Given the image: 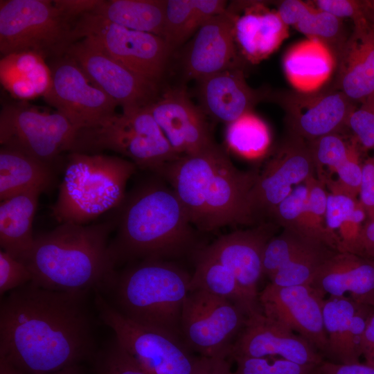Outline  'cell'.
Wrapping results in <instances>:
<instances>
[{
  "mask_svg": "<svg viewBox=\"0 0 374 374\" xmlns=\"http://www.w3.org/2000/svg\"><path fill=\"white\" fill-rule=\"evenodd\" d=\"M0 79L10 93L19 99L44 96L51 84V68L44 57L34 51H23L3 56Z\"/></svg>",
  "mask_w": 374,
  "mask_h": 374,
  "instance_id": "cell-29",
  "label": "cell"
},
{
  "mask_svg": "<svg viewBox=\"0 0 374 374\" xmlns=\"http://www.w3.org/2000/svg\"><path fill=\"white\" fill-rule=\"evenodd\" d=\"M77 19L55 1H0V51L3 56L34 51L44 58L60 56L74 42Z\"/></svg>",
  "mask_w": 374,
  "mask_h": 374,
  "instance_id": "cell-8",
  "label": "cell"
},
{
  "mask_svg": "<svg viewBox=\"0 0 374 374\" xmlns=\"http://www.w3.org/2000/svg\"><path fill=\"white\" fill-rule=\"evenodd\" d=\"M305 184L308 187L307 199L296 233L308 239L325 243L338 251L337 244L326 227L328 194L325 185L314 175L310 177Z\"/></svg>",
  "mask_w": 374,
  "mask_h": 374,
  "instance_id": "cell-35",
  "label": "cell"
},
{
  "mask_svg": "<svg viewBox=\"0 0 374 374\" xmlns=\"http://www.w3.org/2000/svg\"><path fill=\"white\" fill-rule=\"evenodd\" d=\"M55 181L53 166L19 151L1 147V201L31 191L42 193Z\"/></svg>",
  "mask_w": 374,
  "mask_h": 374,
  "instance_id": "cell-28",
  "label": "cell"
},
{
  "mask_svg": "<svg viewBox=\"0 0 374 374\" xmlns=\"http://www.w3.org/2000/svg\"><path fill=\"white\" fill-rule=\"evenodd\" d=\"M197 82L200 109L206 116L227 125L251 112L258 103L267 97L248 85L240 68L227 69Z\"/></svg>",
  "mask_w": 374,
  "mask_h": 374,
  "instance_id": "cell-22",
  "label": "cell"
},
{
  "mask_svg": "<svg viewBox=\"0 0 374 374\" xmlns=\"http://www.w3.org/2000/svg\"><path fill=\"white\" fill-rule=\"evenodd\" d=\"M191 374H234V372L227 357L201 356L196 359Z\"/></svg>",
  "mask_w": 374,
  "mask_h": 374,
  "instance_id": "cell-50",
  "label": "cell"
},
{
  "mask_svg": "<svg viewBox=\"0 0 374 374\" xmlns=\"http://www.w3.org/2000/svg\"><path fill=\"white\" fill-rule=\"evenodd\" d=\"M320 374H374V366L367 363L337 364L324 360L319 365Z\"/></svg>",
  "mask_w": 374,
  "mask_h": 374,
  "instance_id": "cell-51",
  "label": "cell"
},
{
  "mask_svg": "<svg viewBox=\"0 0 374 374\" xmlns=\"http://www.w3.org/2000/svg\"><path fill=\"white\" fill-rule=\"evenodd\" d=\"M314 8L310 1L285 0L279 3L276 12L286 26L294 27Z\"/></svg>",
  "mask_w": 374,
  "mask_h": 374,
  "instance_id": "cell-49",
  "label": "cell"
},
{
  "mask_svg": "<svg viewBox=\"0 0 374 374\" xmlns=\"http://www.w3.org/2000/svg\"><path fill=\"white\" fill-rule=\"evenodd\" d=\"M243 11L234 9V38L238 50L244 58L257 64L268 57L288 37L286 26L276 10L260 1L240 3Z\"/></svg>",
  "mask_w": 374,
  "mask_h": 374,
  "instance_id": "cell-25",
  "label": "cell"
},
{
  "mask_svg": "<svg viewBox=\"0 0 374 374\" xmlns=\"http://www.w3.org/2000/svg\"><path fill=\"white\" fill-rule=\"evenodd\" d=\"M91 12L126 28L163 38L165 0L99 1Z\"/></svg>",
  "mask_w": 374,
  "mask_h": 374,
  "instance_id": "cell-31",
  "label": "cell"
},
{
  "mask_svg": "<svg viewBox=\"0 0 374 374\" xmlns=\"http://www.w3.org/2000/svg\"><path fill=\"white\" fill-rule=\"evenodd\" d=\"M118 208L116 233L109 244L116 267L136 259L179 256L192 247V224L171 188L150 181L126 195Z\"/></svg>",
  "mask_w": 374,
  "mask_h": 374,
  "instance_id": "cell-4",
  "label": "cell"
},
{
  "mask_svg": "<svg viewBox=\"0 0 374 374\" xmlns=\"http://www.w3.org/2000/svg\"><path fill=\"white\" fill-rule=\"evenodd\" d=\"M234 374H320L319 365L300 364L283 358L236 357Z\"/></svg>",
  "mask_w": 374,
  "mask_h": 374,
  "instance_id": "cell-42",
  "label": "cell"
},
{
  "mask_svg": "<svg viewBox=\"0 0 374 374\" xmlns=\"http://www.w3.org/2000/svg\"><path fill=\"white\" fill-rule=\"evenodd\" d=\"M40 194L37 191L28 192L1 201L0 204L1 249L24 263L35 241L33 222Z\"/></svg>",
  "mask_w": 374,
  "mask_h": 374,
  "instance_id": "cell-27",
  "label": "cell"
},
{
  "mask_svg": "<svg viewBox=\"0 0 374 374\" xmlns=\"http://www.w3.org/2000/svg\"><path fill=\"white\" fill-rule=\"evenodd\" d=\"M235 12L231 7L205 22L186 46L181 66L186 78L196 81L239 67L234 38Z\"/></svg>",
  "mask_w": 374,
  "mask_h": 374,
  "instance_id": "cell-21",
  "label": "cell"
},
{
  "mask_svg": "<svg viewBox=\"0 0 374 374\" xmlns=\"http://www.w3.org/2000/svg\"><path fill=\"white\" fill-rule=\"evenodd\" d=\"M147 107L179 155L197 154L216 144L206 115L184 88L163 89Z\"/></svg>",
  "mask_w": 374,
  "mask_h": 374,
  "instance_id": "cell-18",
  "label": "cell"
},
{
  "mask_svg": "<svg viewBox=\"0 0 374 374\" xmlns=\"http://www.w3.org/2000/svg\"><path fill=\"white\" fill-rule=\"evenodd\" d=\"M50 68L51 84L43 97L77 131L96 127L116 114V103L73 60L65 55Z\"/></svg>",
  "mask_w": 374,
  "mask_h": 374,
  "instance_id": "cell-14",
  "label": "cell"
},
{
  "mask_svg": "<svg viewBox=\"0 0 374 374\" xmlns=\"http://www.w3.org/2000/svg\"><path fill=\"white\" fill-rule=\"evenodd\" d=\"M64 54L93 84L121 106L123 112L147 107L161 91L159 84L132 71L87 39L73 42Z\"/></svg>",
  "mask_w": 374,
  "mask_h": 374,
  "instance_id": "cell-13",
  "label": "cell"
},
{
  "mask_svg": "<svg viewBox=\"0 0 374 374\" xmlns=\"http://www.w3.org/2000/svg\"><path fill=\"white\" fill-rule=\"evenodd\" d=\"M348 127L364 148H374V94L354 109L348 119Z\"/></svg>",
  "mask_w": 374,
  "mask_h": 374,
  "instance_id": "cell-44",
  "label": "cell"
},
{
  "mask_svg": "<svg viewBox=\"0 0 374 374\" xmlns=\"http://www.w3.org/2000/svg\"><path fill=\"white\" fill-rule=\"evenodd\" d=\"M273 233V224L265 223L221 236L198 251L231 271L252 310L259 309L258 285L263 275V251Z\"/></svg>",
  "mask_w": 374,
  "mask_h": 374,
  "instance_id": "cell-20",
  "label": "cell"
},
{
  "mask_svg": "<svg viewBox=\"0 0 374 374\" xmlns=\"http://www.w3.org/2000/svg\"><path fill=\"white\" fill-rule=\"evenodd\" d=\"M49 374H94L93 371H87L82 364L73 365Z\"/></svg>",
  "mask_w": 374,
  "mask_h": 374,
  "instance_id": "cell-55",
  "label": "cell"
},
{
  "mask_svg": "<svg viewBox=\"0 0 374 374\" xmlns=\"http://www.w3.org/2000/svg\"><path fill=\"white\" fill-rule=\"evenodd\" d=\"M323 296L311 285L268 284L258 294L262 312L309 341L326 357L328 341L323 317Z\"/></svg>",
  "mask_w": 374,
  "mask_h": 374,
  "instance_id": "cell-17",
  "label": "cell"
},
{
  "mask_svg": "<svg viewBox=\"0 0 374 374\" xmlns=\"http://www.w3.org/2000/svg\"><path fill=\"white\" fill-rule=\"evenodd\" d=\"M190 280L186 271L161 259L143 260L117 274L110 303L134 321L179 338Z\"/></svg>",
  "mask_w": 374,
  "mask_h": 374,
  "instance_id": "cell-5",
  "label": "cell"
},
{
  "mask_svg": "<svg viewBox=\"0 0 374 374\" xmlns=\"http://www.w3.org/2000/svg\"><path fill=\"white\" fill-rule=\"evenodd\" d=\"M99 1L96 0H59L55 1L58 7L69 16L78 19L81 15L91 12L96 7Z\"/></svg>",
  "mask_w": 374,
  "mask_h": 374,
  "instance_id": "cell-54",
  "label": "cell"
},
{
  "mask_svg": "<svg viewBox=\"0 0 374 374\" xmlns=\"http://www.w3.org/2000/svg\"><path fill=\"white\" fill-rule=\"evenodd\" d=\"M311 286L323 296H344L374 306V262L364 256L336 251L319 269Z\"/></svg>",
  "mask_w": 374,
  "mask_h": 374,
  "instance_id": "cell-24",
  "label": "cell"
},
{
  "mask_svg": "<svg viewBox=\"0 0 374 374\" xmlns=\"http://www.w3.org/2000/svg\"><path fill=\"white\" fill-rule=\"evenodd\" d=\"M294 28L309 39L324 45L337 60L349 36L346 35L342 19L314 8Z\"/></svg>",
  "mask_w": 374,
  "mask_h": 374,
  "instance_id": "cell-37",
  "label": "cell"
},
{
  "mask_svg": "<svg viewBox=\"0 0 374 374\" xmlns=\"http://www.w3.org/2000/svg\"><path fill=\"white\" fill-rule=\"evenodd\" d=\"M91 364L94 374H148L115 337L98 349Z\"/></svg>",
  "mask_w": 374,
  "mask_h": 374,
  "instance_id": "cell-39",
  "label": "cell"
},
{
  "mask_svg": "<svg viewBox=\"0 0 374 374\" xmlns=\"http://www.w3.org/2000/svg\"><path fill=\"white\" fill-rule=\"evenodd\" d=\"M318 179H322L323 170L327 167L330 173L346 159L350 143H346L339 133L327 134L308 141Z\"/></svg>",
  "mask_w": 374,
  "mask_h": 374,
  "instance_id": "cell-40",
  "label": "cell"
},
{
  "mask_svg": "<svg viewBox=\"0 0 374 374\" xmlns=\"http://www.w3.org/2000/svg\"><path fill=\"white\" fill-rule=\"evenodd\" d=\"M314 242L301 235L288 230L273 236L267 242L262 256L263 274L271 278L285 264Z\"/></svg>",
  "mask_w": 374,
  "mask_h": 374,
  "instance_id": "cell-38",
  "label": "cell"
},
{
  "mask_svg": "<svg viewBox=\"0 0 374 374\" xmlns=\"http://www.w3.org/2000/svg\"><path fill=\"white\" fill-rule=\"evenodd\" d=\"M246 319L245 312L232 301L204 291H190L183 305L181 336L202 356L228 357Z\"/></svg>",
  "mask_w": 374,
  "mask_h": 374,
  "instance_id": "cell-12",
  "label": "cell"
},
{
  "mask_svg": "<svg viewBox=\"0 0 374 374\" xmlns=\"http://www.w3.org/2000/svg\"><path fill=\"white\" fill-rule=\"evenodd\" d=\"M315 167L308 143L290 134L264 170L258 173L249 196L253 222L263 215L271 216L277 206L293 190L314 175Z\"/></svg>",
  "mask_w": 374,
  "mask_h": 374,
  "instance_id": "cell-16",
  "label": "cell"
},
{
  "mask_svg": "<svg viewBox=\"0 0 374 374\" xmlns=\"http://www.w3.org/2000/svg\"><path fill=\"white\" fill-rule=\"evenodd\" d=\"M27 265L3 250L0 251V294L12 291L32 282Z\"/></svg>",
  "mask_w": 374,
  "mask_h": 374,
  "instance_id": "cell-45",
  "label": "cell"
},
{
  "mask_svg": "<svg viewBox=\"0 0 374 374\" xmlns=\"http://www.w3.org/2000/svg\"><path fill=\"white\" fill-rule=\"evenodd\" d=\"M195 269L190 276L189 290H200L226 299L240 306L247 314L252 310L230 269L217 260L197 253Z\"/></svg>",
  "mask_w": 374,
  "mask_h": 374,
  "instance_id": "cell-33",
  "label": "cell"
},
{
  "mask_svg": "<svg viewBox=\"0 0 374 374\" xmlns=\"http://www.w3.org/2000/svg\"><path fill=\"white\" fill-rule=\"evenodd\" d=\"M356 254L374 257V218L366 220L359 239Z\"/></svg>",
  "mask_w": 374,
  "mask_h": 374,
  "instance_id": "cell-53",
  "label": "cell"
},
{
  "mask_svg": "<svg viewBox=\"0 0 374 374\" xmlns=\"http://www.w3.org/2000/svg\"><path fill=\"white\" fill-rule=\"evenodd\" d=\"M87 39L132 71L160 84L172 53L158 35L130 30L89 12L76 21L73 39Z\"/></svg>",
  "mask_w": 374,
  "mask_h": 374,
  "instance_id": "cell-9",
  "label": "cell"
},
{
  "mask_svg": "<svg viewBox=\"0 0 374 374\" xmlns=\"http://www.w3.org/2000/svg\"><path fill=\"white\" fill-rule=\"evenodd\" d=\"M115 220L84 225L60 223L35 238L25 264L32 283L60 292H109L116 278L109 251Z\"/></svg>",
  "mask_w": 374,
  "mask_h": 374,
  "instance_id": "cell-3",
  "label": "cell"
},
{
  "mask_svg": "<svg viewBox=\"0 0 374 374\" xmlns=\"http://www.w3.org/2000/svg\"><path fill=\"white\" fill-rule=\"evenodd\" d=\"M353 26L336 60L334 86L361 103L374 94V28L368 22Z\"/></svg>",
  "mask_w": 374,
  "mask_h": 374,
  "instance_id": "cell-26",
  "label": "cell"
},
{
  "mask_svg": "<svg viewBox=\"0 0 374 374\" xmlns=\"http://www.w3.org/2000/svg\"><path fill=\"white\" fill-rule=\"evenodd\" d=\"M258 173L236 168L215 144L197 154L181 156L157 175L168 181L192 225L209 232L253 222L249 196Z\"/></svg>",
  "mask_w": 374,
  "mask_h": 374,
  "instance_id": "cell-2",
  "label": "cell"
},
{
  "mask_svg": "<svg viewBox=\"0 0 374 374\" xmlns=\"http://www.w3.org/2000/svg\"><path fill=\"white\" fill-rule=\"evenodd\" d=\"M372 308L346 296L324 300L323 317L328 341V361L343 364L359 362L361 339Z\"/></svg>",
  "mask_w": 374,
  "mask_h": 374,
  "instance_id": "cell-23",
  "label": "cell"
},
{
  "mask_svg": "<svg viewBox=\"0 0 374 374\" xmlns=\"http://www.w3.org/2000/svg\"><path fill=\"white\" fill-rule=\"evenodd\" d=\"M87 294L32 282L11 291L0 308V358L24 374L91 362L98 349Z\"/></svg>",
  "mask_w": 374,
  "mask_h": 374,
  "instance_id": "cell-1",
  "label": "cell"
},
{
  "mask_svg": "<svg viewBox=\"0 0 374 374\" xmlns=\"http://www.w3.org/2000/svg\"><path fill=\"white\" fill-rule=\"evenodd\" d=\"M308 195L305 183L293 188L291 193L275 208L271 217L283 227L296 233L300 219L303 213Z\"/></svg>",
  "mask_w": 374,
  "mask_h": 374,
  "instance_id": "cell-43",
  "label": "cell"
},
{
  "mask_svg": "<svg viewBox=\"0 0 374 374\" xmlns=\"http://www.w3.org/2000/svg\"><path fill=\"white\" fill-rule=\"evenodd\" d=\"M359 144L355 139L350 143L346 159L337 168L336 180L329 179L326 185L332 193H341L357 199L362 175Z\"/></svg>",
  "mask_w": 374,
  "mask_h": 374,
  "instance_id": "cell-41",
  "label": "cell"
},
{
  "mask_svg": "<svg viewBox=\"0 0 374 374\" xmlns=\"http://www.w3.org/2000/svg\"><path fill=\"white\" fill-rule=\"evenodd\" d=\"M337 250L325 243L314 242L283 265L270 278L279 287L311 285L319 269Z\"/></svg>",
  "mask_w": 374,
  "mask_h": 374,
  "instance_id": "cell-34",
  "label": "cell"
},
{
  "mask_svg": "<svg viewBox=\"0 0 374 374\" xmlns=\"http://www.w3.org/2000/svg\"><path fill=\"white\" fill-rule=\"evenodd\" d=\"M111 150L143 170L157 173L181 156L172 148L148 107L115 114L100 125L77 132L70 152Z\"/></svg>",
  "mask_w": 374,
  "mask_h": 374,
  "instance_id": "cell-7",
  "label": "cell"
},
{
  "mask_svg": "<svg viewBox=\"0 0 374 374\" xmlns=\"http://www.w3.org/2000/svg\"><path fill=\"white\" fill-rule=\"evenodd\" d=\"M283 109L290 134L308 141L339 133L348 127L356 108L335 86L308 91H288L267 95Z\"/></svg>",
  "mask_w": 374,
  "mask_h": 374,
  "instance_id": "cell-15",
  "label": "cell"
},
{
  "mask_svg": "<svg viewBox=\"0 0 374 374\" xmlns=\"http://www.w3.org/2000/svg\"><path fill=\"white\" fill-rule=\"evenodd\" d=\"M358 203L357 199L341 193L328 194L326 206V227L337 244L335 233L341 224L353 214Z\"/></svg>",
  "mask_w": 374,
  "mask_h": 374,
  "instance_id": "cell-47",
  "label": "cell"
},
{
  "mask_svg": "<svg viewBox=\"0 0 374 374\" xmlns=\"http://www.w3.org/2000/svg\"><path fill=\"white\" fill-rule=\"evenodd\" d=\"M274 355L303 365H319L324 361L305 339L267 317L259 309L250 312L233 344L230 357L233 359Z\"/></svg>",
  "mask_w": 374,
  "mask_h": 374,
  "instance_id": "cell-19",
  "label": "cell"
},
{
  "mask_svg": "<svg viewBox=\"0 0 374 374\" xmlns=\"http://www.w3.org/2000/svg\"><path fill=\"white\" fill-rule=\"evenodd\" d=\"M334 60L324 45L308 39L287 53L283 66L292 84L302 91L312 89L325 80L332 71Z\"/></svg>",
  "mask_w": 374,
  "mask_h": 374,
  "instance_id": "cell-32",
  "label": "cell"
},
{
  "mask_svg": "<svg viewBox=\"0 0 374 374\" xmlns=\"http://www.w3.org/2000/svg\"><path fill=\"white\" fill-rule=\"evenodd\" d=\"M312 6L341 19L349 18L353 26L368 22L366 1L359 0H316Z\"/></svg>",
  "mask_w": 374,
  "mask_h": 374,
  "instance_id": "cell-46",
  "label": "cell"
},
{
  "mask_svg": "<svg viewBox=\"0 0 374 374\" xmlns=\"http://www.w3.org/2000/svg\"><path fill=\"white\" fill-rule=\"evenodd\" d=\"M52 214L60 224H85L118 208L136 166L127 159L100 153L70 152Z\"/></svg>",
  "mask_w": 374,
  "mask_h": 374,
  "instance_id": "cell-6",
  "label": "cell"
},
{
  "mask_svg": "<svg viewBox=\"0 0 374 374\" xmlns=\"http://www.w3.org/2000/svg\"><path fill=\"white\" fill-rule=\"evenodd\" d=\"M225 138L231 150L247 158L262 155L269 143L266 125L251 112L228 124Z\"/></svg>",
  "mask_w": 374,
  "mask_h": 374,
  "instance_id": "cell-36",
  "label": "cell"
},
{
  "mask_svg": "<svg viewBox=\"0 0 374 374\" xmlns=\"http://www.w3.org/2000/svg\"><path fill=\"white\" fill-rule=\"evenodd\" d=\"M0 374H24L10 363L0 358Z\"/></svg>",
  "mask_w": 374,
  "mask_h": 374,
  "instance_id": "cell-56",
  "label": "cell"
},
{
  "mask_svg": "<svg viewBox=\"0 0 374 374\" xmlns=\"http://www.w3.org/2000/svg\"><path fill=\"white\" fill-rule=\"evenodd\" d=\"M77 132L57 111L49 113L16 105H7L1 111V147L52 166L62 152L71 151Z\"/></svg>",
  "mask_w": 374,
  "mask_h": 374,
  "instance_id": "cell-11",
  "label": "cell"
},
{
  "mask_svg": "<svg viewBox=\"0 0 374 374\" xmlns=\"http://www.w3.org/2000/svg\"><path fill=\"white\" fill-rule=\"evenodd\" d=\"M94 304L100 321L148 374L192 373L197 358L179 338L127 318L100 292H95Z\"/></svg>",
  "mask_w": 374,
  "mask_h": 374,
  "instance_id": "cell-10",
  "label": "cell"
},
{
  "mask_svg": "<svg viewBox=\"0 0 374 374\" xmlns=\"http://www.w3.org/2000/svg\"><path fill=\"white\" fill-rule=\"evenodd\" d=\"M367 19L370 25L374 28V0L366 1Z\"/></svg>",
  "mask_w": 374,
  "mask_h": 374,
  "instance_id": "cell-57",
  "label": "cell"
},
{
  "mask_svg": "<svg viewBox=\"0 0 374 374\" xmlns=\"http://www.w3.org/2000/svg\"><path fill=\"white\" fill-rule=\"evenodd\" d=\"M227 7L224 0H165L163 39L172 53Z\"/></svg>",
  "mask_w": 374,
  "mask_h": 374,
  "instance_id": "cell-30",
  "label": "cell"
},
{
  "mask_svg": "<svg viewBox=\"0 0 374 374\" xmlns=\"http://www.w3.org/2000/svg\"><path fill=\"white\" fill-rule=\"evenodd\" d=\"M361 355L374 366V310L370 313L360 343Z\"/></svg>",
  "mask_w": 374,
  "mask_h": 374,
  "instance_id": "cell-52",
  "label": "cell"
},
{
  "mask_svg": "<svg viewBox=\"0 0 374 374\" xmlns=\"http://www.w3.org/2000/svg\"><path fill=\"white\" fill-rule=\"evenodd\" d=\"M359 196L367 217L374 218V155L363 163Z\"/></svg>",
  "mask_w": 374,
  "mask_h": 374,
  "instance_id": "cell-48",
  "label": "cell"
}]
</instances>
